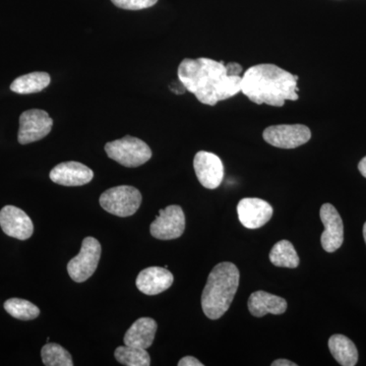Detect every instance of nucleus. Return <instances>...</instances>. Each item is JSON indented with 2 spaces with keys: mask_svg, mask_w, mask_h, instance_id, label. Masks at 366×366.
<instances>
[{
  "mask_svg": "<svg viewBox=\"0 0 366 366\" xmlns=\"http://www.w3.org/2000/svg\"><path fill=\"white\" fill-rule=\"evenodd\" d=\"M203 363L201 361L197 360V358L192 357V356H185L182 360L178 362V366H203Z\"/></svg>",
  "mask_w": 366,
  "mask_h": 366,
  "instance_id": "nucleus-25",
  "label": "nucleus"
},
{
  "mask_svg": "<svg viewBox=\"0 0 366 366\" xmlns=\"http://www.w3.org/2000/svg\"><path fill=\"white\" fill-rule=\"evenodd\" d=\"M269 261L280 268L295 269L300 266V257L292 243L288 240L277 242L269 252Z\"/></svg>",
  "mask_w": 366,
  "mask_h": 366,
  "instance_id": "nucleus-20",
  "label": "nucleus"
},
{
  "mask_svg": "<svg viewBox=\"0 0 366 366\" xmlns=\"http://www.w3.org/2000/svg\"><path fill=\"white\" fill-rule=\"evenodd\" d=\"M4 310L14 319L31 320L37 319L40 310L30 301L21 298H11L4 302Z\"/></svg>",
  "mask_w": 366,
  "mask_h": 366,
  "instance_id": "nucleus-22",
  "label": "nucleus"
},
{
  "mask_svg": "<svg viewBox=\"0 0 366 366\" xmlns=\"http://www.w3.org/2000/svg\"><path fill=\"white\" fill-rule=\"evenodd\" d=\"M329 349L339 365L342 366L357 365V348L355 344L344 335H333L329 340Z\"/></svg>",
  "mask_w": 366,
  "mask_h": 366,
  "instance_id": "nucleus-18",
  "label": "nucleus"
},
{
  "mask_svg": "<svg viewBox=\"0 0 366 366\" xmlns=\"http://www.w3.org/2000/svg\"><path fill=\"white\" fill-rule=\"evenodd\" d=\"M194 168L199 183L208 189L220 187L224 178V166L216 154L199 151L194 159Z\"/></svg>",
  "mask_w": 366,
  "mask_h": 366,
  "instance_id": "nucleus-11",
  "label": "nucleus"
},
{
  "mask_svg": "<svg viewBox=\"0 0 366 366\" xmlns=\"http://www.w3.org/2000/svg\"><path fill=\"white\" fill-rule=\"evenodd\" d=\"M272 366H296V363L287 360H277L271 365Z\"/></svg>",
  "mask_w": 366,
  "mask_h": 366,
  "instance_id": "nucleus-26",
  "label": "nucleus"
},
{
  "mask_svg": "<svg viewBox=\"0 0 366 366\" xmlns=\"http://www.w3.org/2000/svg\"><path fill=\"white\" fill-rule=\"evenodd\" d=\"M273 212L271 204L257 197H245L237 206L238 219L247 229L262 227L271 220Z\"/></svg>",
  "mask_w": 366,
  "mask_h": 366,
  "instance_id": "nucleus-12",
  "label": "nucleus"
},
{
  "mask_svg": "<svg viewBox=\"0 0 366 366\" xmlns=\"http://www.w3.org/2000/svg\"><path fill=\"white\" fill-rule=\"evenodd\" d=\"M151 234L160 240L179 238L185 230V216L182 207L173 204L160 209L156 220L151 224Z\"/></svg>",
  "mask_w": 366,
  "mask_h": 366,
  "instance_id": "nucleus-9",
  "label": "nucleus"
},
{
  "mask_svg": "<svg viewBox=\"0 0 366 366\" xmlns=\"http://www.w3.org/2000/svg\"><path fill=\"white\" fill-rule=\"evenodd\" d=\"M363 237H365V242L366 243V222L365 226H363Z\"/></svg>",
  "mask_w": 366,
  "mask_h": 366,
  "instance_id": "nucleus-28",
  "label": "nucleus"
},
{
  "mask_svg": "<svg viewBox=\"0 0 366 366\" xmlns=\"http://www.w3.org/2000/svg\"><path fill=\"white\" fill-rule=\"evenodd\" d=\"M115 360L122 365L149 366L151 357L147 349L132 346H119L115 349Z\"/></svg>",
  "mask_w": 366,
  "mask_h": 366,
  "instance_id": "nucleus-21",
  "label": "nucleus"
},
{
  "mask_svg": "<svg viewBox=\"0 0 366 366\" xmlns=\"http://www.w3.org/2000/svg\"><path fill=\"white\" fill-rule=\"evenodd\" d=\"M320 216L325 226L320 237L322 249L327 252H336L344 242V226L340 214L333 204H324L320 208Z\"/></svg>",
  "mask_w": 366,
  "mask_h": 366,
  "instance_id": "nucleus-10",
  "label": "nucleus"
},
{
  "mask_svg": "<svg viewBox=\"0 0 366 366\" xmlns=\"http://www.w3.org/2000/svg\"><path fill=\"white\" fill-rule=\"evenodd\" d=\"M100 242L96 238L86 237L81 243L79 254L67 264V272L72 281L83 283L93 276L100 261Z\"/></svg>",
  "mask_w": 366,
  "mask_h": 366,
  "instance_id": "nucleus-6",
  "label": "nucleus"
},
{
  "mask_svg": "<svg viewBox=\"0 0 366 366\" xmlns=\"http://www.w3.org/2000/svg\"><path fill=\"white\" fill-rule=\"evenodd\" d=\"M239 279V271L232 262H220L212 269L202 295V308L207 317L218 320L226 314L237 292Z\"/></svg>",
  "mask_w": 366,
  "mask_h": 366,
  "instance_id": "nucleus-3",
  "label": "nucleus"
},
{
  "mask_svg": "<svg viewBox=\"0 0 366 366\" xmlns=\"http://www.w3.org/2000/svg\"><path fill=\"white\" fill-rule=\"evenodd\" d=\"M52 125V118L44 110L31 109L21 113L19 143L28 144L44 139L51 132Z\"/></svg>",
  "mask_w": 366,
  "mask_h": 366,
  "instance_id": "nucleus-8",
  "label": "nucleus"
},
{
  "mask_svg": "<svg viewBox=\"0 0 366 366\" xmlns=\"http://www.w3.org/2000/svg\"><path fill=\"white\" fill-rule=\"evenodd\" d=\"M112 4L119 9L127 11H139L155 6L158 0H112Z\"/></svg>",
  "mask_w": 366,
  "mask_h": 366,
  "instance_id": "nucleus-24",
  "label": "nucleus"
},
{
  "mask_svg": "<svg viewBox=\"0 0 366 366\" xmlns=\"http://www.w3.org/2000/svg\"><path fill=\"white\" fill-rule=\"evenodd\" d=\"M50 179L56 184L64 187H81L91 182L94 172L79 162H64L55 166L50 172Z\"/></svg>",
  "mask_w": 366,
  "mask_h": 366,
  "instance_id": "nucleus-14",
  "label": "nucleus"
},
{
  "mask_svg": "<svg viewBox=\"0 0 366 366\" xmlns=\"http://www.w3.org/2000/svg\"><path fill=\"white\" fill-rule=\"evenodd\" d=\"M49 74L47 72L36 71L24 74L14 79L11 85V90L16 94H34L44 90L49 86Z\"/></svg>",
  "mask_w": 366,
  "mask_h": 366,
  "instance_id": "nucleus-19",
  "label": "nucleus"
},
{
  "mask_svg": "<svg viewBox=\"0 0 366 366\" xmlns=\"http://www.w3.org/2000/svg\"><path fill=\"white\" fill-rule=\"evenodd\" d=\"M242 66L225 64L211 59H183L177 69L178 79L185 90L204 105L215 106L240 93Z\"/></svg>",
  "mask_w": 366,
  "mask_h": 366,
  "instance_id": "nucleus-1",
  "label": "nucleus"
},
{
  "mask_svg": "<svg viewBox=\"0 0 366 366\" xmlns=\"http://www.w3.org/2000/svg\"><path fill=\"white\" fill-rule=\"evenodd\" d=\"M105 152L108 157L129 168L144 165L152 157L150 147L142 139L131 136L106 144Z\"/></svg>",
  "mask_w": 366,
  "mask_h": 366,
  "instance_id": "nucleus-4",
  "label": "nucleus"
},
{
  "mask_svg": "<svg viewBox=\"0 0 366 366\" xmlns=\"http://www.w3.org/2000/svg\"><path fill=\"white\" fill-rule=\"evenodd\" d=\"M262 137L276 148L295 149L310 142L312 132L303 124L272 125L264 129Z\"/></svg>",
  "mask_w": 366,
  "mask_h": 366,
  "instance_id": "nucleus-7",
  "label": "nucleus"
},
{
  "mask_svg": "<svg viewBox=\"0 0 366 366\" xmlns=\"http://www.w3.org/2000/svg\"><path fill=\"white\" fill-rule=\"evenodd\" d=\"M142 194L136 187L120 185L103 192L100 204L108 213L117 217H129L137 213L142 204Z\"/></svg>",
  "mask_w": 366,
  "mask_h": 366,
  "instance_id": "nucleus-5",
  "label": "nucleus"
},
{
  "mask_svg": "<svg viewBox=\"0 0 366 366\" xmlns=\"http://www.w3.org/2000/svg\"><path fill=\"white\" fill-rule=\"evenodd\" d=\"M173 274L166 268L150 267L143 269L137 276V287L146 295H157L172 286Z\"/></svg>",
  "mask_w": 366,
  "mask_h": 366,
  "instance_id": "nucleus-15",
  "label": "nucleus"
},
{
  "mask_svg": "<svg viewBox=\"0 0 366 366\" xmlns=\"http://www.w3.org/2000/svg\"><path fill=\"white\" fill-rule=\"evenodd\" d=\"M297 81V76L274 64H257L243 74L240 93L254 104L282 107L300 98Z\"/></svg>",
  "mask_w": 366,
  "mask_h": 366,
  "instance_id": "nucleus-2",
  "label": "nucleus"
},
{
  "mask_svg": "<svg viewBox=\"0 0 366 366\" xmlns=\"http://www.w3.org/2000/svg\"><path fill=\"white\" fill-rule=\"evenodd\" d=\"M0 227L7 236L26 240L33 235L34 225L30 217L23 209L6 206L0 211Z\"/></svg>",
  "mask_w": 366,
  "mask_h": 366,
  "instance_id": "nucleus-13",
  "label": "nucleus"
},
{
  "mask_svg": "<svg viewBox=\"0 0 366 366\" xmlns=\"http://www.w3.org/2000/svg\"><path fill=\"white\" fill-rule=\"evenodd\" d=\"M41 357L46 366H72L71 353L56 343H48L41 350Z\"/></svg>",
  "mask_w": 366,
  "mask_h": 366,
  "instance_id": "nucleus-23",
  "label": "nucleus"
},
{
  "mask_svg": "<svg viewBox=\"0 0 366 366\" xmlns=\"http://www.w3.org/2000/svg\"><path fill=\"white\" fill-rule=\"evenodd\" d=\"M358 169H360L362 177L366 178V156L360 161V164H358Z\"/></svg>",
  "mask_w": 366,
  "mask_h": 366,
  "instance_id": "nucleus-27",
  "label": "nucleus"
},
{
  "mask_svg": "<svg viewBox=\"0 0 366 366\" xmlns=\"http://www.w3.org/2000/svg\"><path fill=\"white\" fill-rule=\"evenodd\" d=\"M249 310L250 314L257 317L268 314L282 315L287 310V301L266 291H257L250 295Z\"/></svg>",
  "mask_w": 366,
  "mask_h": 366,
  "instance_id": "nucleus-17",
  "label": "nucleus"
},
{
  "mask_svg": "<svg viewBox=\"0 0 366 366\" xmlns=\"http://www.w3.org/2000/svg\"><path fill=\"white\" fill-rule=\"evenodd\" d=\"M157 327V322L151 317H141L137 320L124 335L125 345L144 349L150 348L155 340Z\"/></svg>",
  "mask_w": 366,
  "mask_h": 366,
  "instance_id": "nucleus-16",
  "label": "nucleus"
}]
</instances>
